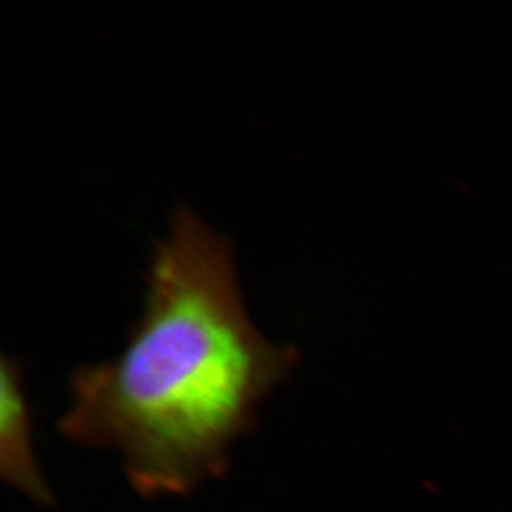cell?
Returning <instances> with one entry per match:
<instances>
[{
    "mask_svg": "<svg viewBox=\"0 0 512 512\" xmlns=\"http://www.w3.org/2000/svg\"><path fill=\"white\" fill-rule=\"evenodd\" d=\"M299 360L247 314L228 239L183 206L156 242L125 347L73 373L58 431L118 451L143 498L188 496L226 476L232 445Z\"/></svg>",
    "mask_w": 512,
    "mask_h": 512,
    "instance_id": "obj_1",
    "label": "cell"
},
{
    "mask_svg": "<svg viewBox=\"0 0 512 512\" xmlns=\"http://www.w3.org/2000/svg\"><path fill=\"white\" fill-rule=\"evenodd\" d=\"M32 425L24 370L17 360L4 355L0 367V478L34 503L54 506V493L35 456Z\"/></svg>",
    "mask_w": 512,
    "mask_h": 512,
    "instance_id": "obj_2",
    "label": "cell"
}]
</instances>
